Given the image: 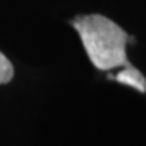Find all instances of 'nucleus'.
<instances>
[{
	"label": "nucleus",
	"instance_id": "nucleus-1",
	"mask_svg": "<svg viewBox=\"0 0 146 146\" xmlns=\"http://www.w3.org/2000/svg\"><path fill=\"white\" fill-rule=\"evenodd\" d=\"M72 25L79 33L84 48L96 69L112 70L131 66L125 52L128 35L112 19L98 14L78 15Z\"/></svg>",
	"mask_w": 146,
	"mask_h": 146
},
{
	"label": "nucleus",
	"instance_id": "nucleus-2",
	"mask_svg": "<svg viewBox=\"0 0 146 146\" xmlns=\"http://www.w3.org/2000/svg\"><path fill=\"white\" fill-rule=\"evenodd\" d=\"M109 79H113V81L128 85L131 88H136L140 92H146V79L143 76V73L136 69L134 66H128V67H122V70L118 73V75H108Z\"/></svg>",
	"mask_w": 146,
	"mask_h": 146
},
{
	"label": "nucleus",
	"instance_id": "nucleus-3",
	"mask_svg": "<svg viewBox=\"0 0 146 146\" xmlns=\"http://www.w3.org/2000/svg\"><path fill=\"white\" fill-rule=\"evenodd\" d=\"M14 78V67L3 52H0V85L8 84Z\"/></svg>",
	"mask_w": 146,
	"mask_h": 146
}]
</instances>
